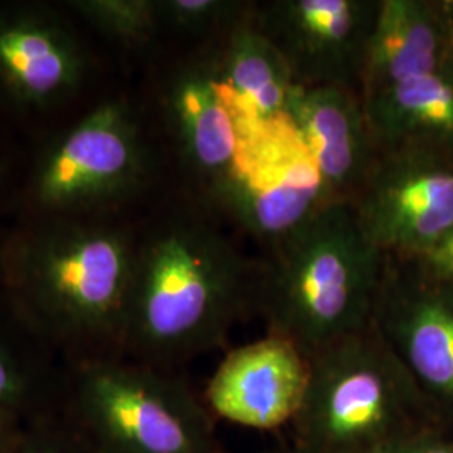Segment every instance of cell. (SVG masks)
<instances>
[{
	"instance_id": "1",
	"label": "cell",
	"mask_w": 453,
	"mask_h": 453,
	"mask_svg": "<svg viewBox=\"0 0 453 453\" xmlns=\"http://www.w3.org/2000/svg\"><path fill=\"white\" fill-rule=\"evenodd\" d=\"M136 242L130 215L16 219L0 245V288L65 366L119 357Z\"/></svg>"
},
{
	"instance_id": "2",
	"label": "cell",
	"mask_w": 453,
	"mask_h": 453,
	"mask_svg": "<svg viewBox=\"0 0 453 453\" xmlns=\"http://www.w3.org/2000/svg\"><path fill=\"white\" fill-rule=\"evenodd\" d=\"M259 277L192 200L166 207L138 224L121 355L180 372L256 311Z\"/></svg>"
},
{
	"instance_id": "3",
	"label": "cell",
	"mask_w": 453,
	"mask_h": 453,
	"mask_svg": "<svg viewBox=\"0 0 453 453\" xmlns=\"http://www.w3.org/2000/svg\"><path fill=\"white\" fill-rule=\"evenodd\" d=\"M387 257L351 203L329 202L274 247L260 269L256 311L267 333L306 357L374 323Z\"/></svg>"
},
{
	"instance_id": "4",
	"label": "cell",
	"mask_w": 453,
	"mask_h": 453,
	"mask_svg": "<svg viewBox=\"0 0 453 453\" xmlns=\"http://www.w3.org/2000/svg\"><path fill=\"white\" fill-rule=\"evenodd\" d=\"M155 173L142 113L123 95L93 101L24 160L16 219L130 215Z\"/></svg>"
},
{
	"instance_id": "5",
	"label": "cell",
	"mask_w": 453,
	"mask_h": 453,
	"mask_svg": "<svg viewBox=\"0 0 453 453\" xmlns=\"http://www.w3.org/2000/svg\"><path fill=\"white\" fill-rule=\"evenodd\" d=\"M432 425L420 391L372 323L309 357L289 440L309 453H372Z\"/></svg>"
},
{
	"instance_id": "6",
	"label": "cell",
	"mask_w": 453,
	"mask_h": 453,
	"mask_svg": "<svg viewBox=\"0 0 453 453\" xmlns=\"http://www.w3.org/2000/svg\"><path fill=\"white\" fill-rule=\"evenodd\" d=\"M58 413L93 453H226L179 372L123 355L65 366Z\"/></svg>"
},
{
	"instance_id": "7",
	"label": "cell",
	"mask_w": 453,
	"mask_h": 453,
	"mask_svg": "<svg viewBox=\"0 0 453 453\" xmlns=\"http://www.w3.org/2000/svg\"><path fill=\"white\" fill-rule=\"evenodd\" d=\"M65 7L0 5V103L20 118L65 113L88 93L96 56Z\"/></svg>"
},
{
	"instance_id": "8",
	"label": "cell",
	"mask_w": 453,
	"mask_h": 453,
	"mask_svg": "<svg viewBox=\"0 0 453 453\" xmlns=\"http://www.w3.org/2000/svg\"><path fill=\"white\" fill-rule=\"evenodd\" d=\"M351 205L387 259H417L453 228V157L423 146L380 150Z\"/></svg>"
},
{
	"instance_id": "9",
	"label": "cell",
	"mask_w": 453,
	"mask_h": 453,
	"mask_svg": "<svg viewBox=\"0 0 453 453\" xmlns=\"http://www.w3.org/2000/svg\"><path fill=\"white\" fill-rule=\"evenodd\" d=\"M381 0H273L250 19L291 69L297 86H338L361 95Z\"/></svg>"
},
{
	"instance_id": "10",
	"label": "cell",
	"mask_w": 453,
	"mask_h": 453,
	"mask_svg": "<svg viewBox=\"0 0 453 453\" xmlns=\"http://www.w3.org/2000/svg\"><path fill=\"white\" fill-rule=\"evenodd\" d=\"M374 324L437 425L453 421V282L387 259Z\"/></svg>"
},
{
	"instance_id": "11",
	"label": "cell",
	"mask_w": 453,
	"mask_h": 453,
	"mask_svg": "<svg viewBox=\"0 0 453 453\" xmlns=\"http://www.w3.org/2000/svg\"><path fill=\"white\" fill-rule=\"evenodd\" d=\"M162 113L187 175L217 198L234 177L242 136L213 54L180 63L162 86Z\"/></svg>"
},
{
	"instance_id": "12",
	"label": "cell",
	"mask_w": 453,
	"mask_h": 453,
	"mask_svg": "<svg viewBox=\"0 0 453 453\" xmlns=\"http://www.w3.org/2000/svg\"><path fill=\"white\" fill-rule=\"evenodd\" d=\"M308 380V357L291 341L265 333L220 361L202 398L215 420L277 432L291 426Z\"/></svg>"
},
{
	"instance_id": "13",
	"label": "cell",
	"mask_w": 453,
	"mask_h": 453,
	"mask_svg": "<svg viewBox=\"0 0 453 453\" xmlns=\"http://www.w3.org/2000/svg\"><path fill=\"white\" fill-rule=\"evenodd\" d=\"M286 119L314 163L327 200L353 203L380 155L361 95L338 86H297Z\"/></svg>"
},
{
	"instance_id": "14",
	"label": "cell",
	"mask_w": 453,
	"mask_h": 453,
	"mask_svg": "<svg viewBox=\"0 0 453 453\" xmlns=\"http://www.w3.org/2000/svg\"><path fill=\"white\" fill-rule=\"evenodd\" d=\"M453 59V24L443 2L381 0L361 97L428 74Z\"/></svg>"
},
{
	"instance_id": "15",
	"label": "cell",
	"mask_w": 453,
	"mask_h": 453,
	"mask_svg": "<svg viewBox=\"0 0 453 453\" xmlns=\"http://www.w3.org/2000/svg\"><path fill=\"white\" fill-rule=\"evenodd\" d=\"M213 61L239 128L243 123V131L254 130L286 118L297 84L282 54L250 14L224 33Z\"/></svg>"
},
{
	"instance_id": "16",
	"label": "cell",
	"mask_w": 453,
	"mask_h": 453,
	"mask_svg": "<svg viewBox=\"0 0 453 453\" xmlns=\"http://www.w3.org/2000/svg\"><path fill=\"white\" fill-rule=\"evenodd\" d=\"M363 103L380 150L423 146L453 157V59Z\"/></svg>"
},
{
	"instance_id": "17",
	"label": "cell",
	"mask_w": 453,
	"mask_h": 453,
	"mask_svg": "<svg viewBox=\"0 0 453 453\" xmlns=\"http://www.w3.org/2000/svg\"><path fill=\"white\" fill-rule=\"evenodd\" d=\"M65 365L17 314L0 288V406L37 420L58 411Z\"/></svg>"
},
{
	"instance_id": "18",
	"label": "cell",
	"mask_w": 453,
	"mask_h": 453,
	"mask_svg": "<svg viewBox=\"0 0 453 453\" xmlns=\"http://www.w3.org/2000/svg\"><path fill=\"white\" fill-rule=\"evenodd\" d=\"M63 7L116 48H146L163 34L158 0H69Z\"/></svg>"
},
{
	"instance_id": "19",
	"label": "cell",
	"mask_w": 453,
	"mask_h": 453,
	"mask_svg": "<svg viewBox=\"0 0 453 453\" xmlns=\"http://www.w3.org/2000/svg\"><path fill=\"white\" fill-rule=\"evenodd\" d=\"M250 11L247 2L235 0H158L163 33L200 39L226 33Z\"/></svg>"
},
{
	"instance_id": "20",
	"label": "cell",
	"mask_w": 453,
	"mask_h": 453,
	"mask_svg": "<svg viewBox=\"0 0 453 453\" xmlns=\"http://www.w3.org/2000/svg\"><path fill=\"white\" fill-rule=\"evenodd\" d=\"M9 453H93L74 428L56 411L29 421Z\"/></svg>"
},
{
	"instance_id": "21",
	"label": "cell",
	"mask_w": 453,
	"mask_h": 453,
	"mask_svg": "<svg viewBox=\"0 0 453 453\" xmlns=\"http://www.w3.org/2000/svg\"><path fill=\"white\" fill-rule=\"evenodd\" d=\"M372 453H453V437L441 426H426L381 445Z\"/></svg>"
},
{
	"instance_id": "22",
	"label": "cell",
	"mask_w": 453,
	"mask_h": 453,
	"mask_svg": "<svg viewBox=\"0 0 453 453\" xmlns=\"http://www.w3.org/2000/svg\"><path fill=\"white\" fill-rule=\"evenodd\" d=\"M406 264L426 279L453 282V228L434 247L425 250L417 259L408 260Z\"/></svg>"
},
{
	"instance_id": "23",
	"label": "cell",
	"mask_w": 453,
	"mask_h": 453,
	"mask_svg": "<svg viewBox=\"0 0 453 453\" xmlns=\"http://www.w3.org/2000/svg\"><path fill=\"white\" fill-rule=\"evenodd\" d=\"M24 170V163L19 162L12 143L0 134V211L4 205L14 207L17 187Z\"/></svg>"
},
{
	"instance_id": "24",
	"label": "cell",
	"mask_w": 453,
	"mask_h": 453,
	"mask_svg": "<svg viewBox=\"0 0 453 453\" xmlns=\"http://www.w3.org/2000/svg\"><path fill=\"white\" fill-rule=\"evenodd\" d=\"M29 421L14 411L0 406V453H9L24 434Z\"/></svg>"
},
{
	"instance_id": "25",
	"label": "cell",
	"mask_w": 453,
	"mask_h": 453,
	"mask_svg": "<svg viewBox=\"0 0 453 453\" xmlns=\"http://www.w3.org/2000/svg\"><path fill=\"white\" fill-rule=\"evenodd\" d=\"M260 453H309L306 450H303L301 447H297L296 443H292L291 440H288V441H282V443H277V445H273V447H269V449H265L264 452Z\"/></svg>"
},
{
	"instance_id": "26",
	"label": "cell",
	"mask_w": 453,
	"mask_h": 453,
	"mask_svg": "<svg viewBox=\"0 0 453 453\" xmlns=\"http://www.w3.org/2000/svg\"><path fill=\"white\" fill-rule=\"evenodd\" d=\"M7 226H4V224H0V245H2V241H4V235H5V232H7Z\"/></svg>"
}]
</instances>
